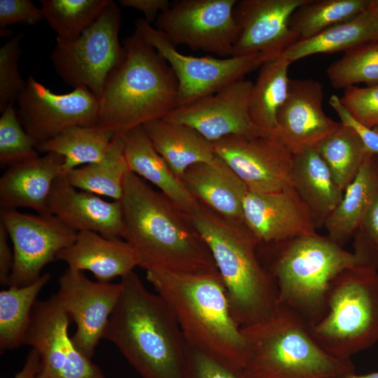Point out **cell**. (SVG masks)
Wrapping results in <instances>:
<instances>
[{"instance_id":"4fadbf2b","label":"cell","mask_w":378,"mask_h":378,"mask_svg":"<svg viewBox=\"0 0 378 378\" xmlns=\"http://www.w3.org/2000/svg\"><path fill=\"white\" fill-rule=\"evenodd\" d=\"M71 321L55 294L37 300L23 344L38 351L43 378H104L99 367L78 349L69 335Z\"/></svg>"},{"instance_id":"e0dca14e","label":"cell","mask_w":378,"mask_h":378,"mask_svg":"<svg viewBox=\"0 0 378 378\" xmlns=\"http://www.w3.org/2000/svg\"><path fill=\"white\" fill-rule=\"evenodd\" d=\"M306 0H241L233 10L239 35L232 56L262 54L271 59L299 41L290 28L293 12Z\"/></svg>"},{"instance_id":"8992f818","label":"cell","mask_w":378,"mask_h":378,"mask_svg":"<svg viewBox=\"0 0 378 378\" xmlns=\"http://www.w3.org/2000/svg\"><path fill=\"white\" fill-rule=\"evenodd\" d=\"M246 342L243 378H334L355 373L351 360L327 354L308 323L279 303L270 317L241 328Z\"/></svg>"},{"instance_id":"c3c4849f","label":"cell","mask_w":378,"mask_h":378,"mask_svg":"<svg viewBox=\"0 0 378 378\" xmlns=\"http://www.w3.org/2000/svg\"><path fill=\"white\" fill-rule=\"evenodd\" d=\"M334 378H378V372H372L366 374L357 375L355 373L346 374Z\"/></svg>"},{"instance_id":"ac0fdd59","label":"cell","mask_w":378,"mask_h":378,"mask_svg":"<svg viewBox=\"0 0 378 378\" xmlns=\"http://www.w3.org/2000/svg\"><path fill=\"white\" fill-rule=\"evenodd\" d=\"M253 85L248 80H237L211 95L176 108L163 118L189 125L212 143L228 136L262 133L249 115Z\"/></svg>"},{"instance_id":"ba28073f","label":"cell","mask_w":378,"mask_h":378,"mask_svg":"<svg viewBox=\"0 0 378 378\" xmlns=\"http://www.w3.org/2000/svg\"><path fill=\"white\" fill-rule=\"evenodd\" d=\"M311 335L329 355L351 360L378 342V267L358 265L331 282L325 314L309 325Z\"/></svg>"},{"instance_id":"60d3db41","label":"cell","mask_w":378,"mask_h":378,"mask_svg":"<svg viewBox=\"0 0 378 378\" xmlns=\"http://www.w3.org/2000/svg\"><path fill=\"white\" fill-rule=\"evenodd\" d=\"M186 378H243L241 372L188 344Z\"/></svg>"},{"instance_id":"8d00e7d4","label":"cell","mask_w":378,"mask_h":378,"mask_svg":"<svg viewBox=\"0 0 378 378\" xmlns=\"http://www.w3.org/2000/svg\"><path fill=\"white\" fill-rule=\"evenodd\" d=\"M331 85L337 89L358 83L378 84V41L367 44L344 55L327 69Z\"/></svg>"},{"instance_id":"836d02e7","label":"cell","mask_w":378,"mask_h":378,"mask_svg":"<svg viewBox=\"0 0 378 378\" xmlns=\"http://www.w3.org/2000/svg\"><path fill=\"white\" fill-rule=\"evenodd\" d=\"M315 148L328 167L337 186L344 192L370 153L356 133L341 122Z\"/></svg>"},{"instance_id":"d6986e66","label":"cell","mask_w":378,"mask_h":378,"mask_svg":"<svg viewBox=\"0 0 378 378\" xmlns=\"http://www.w3.org/2000/svg\"><path fill=\"white\" fill-rule=\"evenodd\" d=\"M245 225L265 244L316 233L310 209L292 185L278 191L248 190L243 202Z\"/></svg>"},{"instance_id":"277c9868","label":"cell","mask_w":378,"mask_h":378,"mask_svg":"<svg viewBox=\"0 0 378 378\" xmlns=\"http://www.w3.org/2000/svg\"><path fill=\"white\" fill-rule=\"evenodd\" d=\"M122 46L124 55L99 99L97 126L111 131L114 138L164 118L177 106L178 81L163 57L136 30Z\"/></svg>"},{"instance_id":"603a6c76","label":"cell","mask_w":378,"mask_h":378,"mask_svg":"<svg viewBox=\"0 0 378 378\" xmlns=\"http://www.w3.org/2000/svg\"><path fill=\"white\" fill-rule=\"evenodd\" d=\"M181 179L200 203L230 221L244 224L243 202L248 190L220 158L216 155L211 161L190 166Z\"/></svg>"},{"instance_id":"30bf717a","label":"cell","mask_w":378,"mask_h":378,"mask_svg":"<svg viewBox=\"0 0 378 378\" xmlns=\"http://www.w3.org/2000/svg\"><path fill=\"white\" fill-rule=\"evenodd\" d=\"M135 30L167 62L178 81L177 107L211 95L224 87L244 79L271 59L262 54L225 58L193 57L178 51L176 46L144 19H137Z\"/></svg>"},{"instance_id":"7c38bea8","label":"cell","mask_w":378,"mask_h":378,"mask_svg":"<svg viewBox=\"0 0 378 378\" xmlns=\"http://www.w3.org/2000/svg\"><path fill=\"white\" fill-rule=\"evenodd\" d=\"M0 218L14 255L8 286H23L35 281L43 268L74 242L78 233L51 214H27L15 209H1Z\"/></svg>"},{"instance_id":"7a4b0ae2","label":"cell","mask_w":378,"mask_h":378,"mask_svg":"<svg viewBox=\"0 0 378 378\" xmlns=\"http://www.w3.org/2000/svg\"><path fill=\"white\" fill-rule=\"evenodd\" d=\"M120 283L104 338L143 378H186L188 344L167 304L134 271Z\"/></svg>"},{"instance_id":"ee69618b","label":"cell","mask_w":378,"mask_h":378,"mask_svg":"<svg viewBox=\"0 0 378 378\" xmlns=\"http://www.w3.org/2000/svg\"><path fill=\"white\" fill-rule=\"evenodd\" d=\"M329 104L337 114L340 122L351 127L356 133L367 150L378 155V132L356 120L336 94L330 97Z\"/></svg>"},{"instance_id":"f6af8a7d","label":"cell","mask_w":378,"mask_h":378,"mask_svg":"<svg viewBox=\"0 0 378 378\" xmlns=\"http://www.w3.org/2000/svg\"><path fill=\"white\" fill-rule=\"evenodd\" d=\"M122 7L137 10L144 14L149 24L155 22L158 15L167 10L171 5L168 0H120Z\"/></svg>"},{"instance_id":"74e56055","label":"cell","mask_w":378,"mask_h":378,"mask_svg":"<svg viewBox=\"0 0 378 378\" xmlns=\"http://www.w3.org/2000/svg\"><path fill=\"white\" fill-rule=\"evenodd\" d=\"M36 142L25 131L14 105L5 108L0 118V163L7 167L38 156Z\"/></svg>"},{"instance_id":"3957f363","label":"cell","mask_w":378,"mask_h":378,"mask_svg":"<svg viewBox=\"0 0 378 378\" xmlns=\"http://www.w3.org/2000/svg\"><path fill=\"white\" fill-rule=\"evenodd\" d=\"M146 279L172 310L190 346L241 372L246 338L220 274L146 272Z\"/></svg>"},{"instance_id":"d4e9b609","label":"cell","mask_w":378,"mask_h":378,"mask_svg":"<svg viewBox=\"0 0 378 378\" xmlns=\"http://www.w3.org/2000/svg\"><path fill=\"white\" fill-rule=\"evenodd\" d=\"M122 138L130 172L155 186L186 213H192L200 202L157 151L143 127L131 130Z\"/></svg>"},{"instance_id":"7bdbcfd3","label":"cell","mask_w":378,"mask_h":378,"mask_svg":"<svg viewBox=\"0 0 378 378\" xmlns=\"http://www.w3.org/2000/svg\"><path fill=\"white\" fill-rule=\"evenodd\" d=\"M354 236L355 248L378 262V191Z\"/></svg>"},{"instance_id":"6da1fadb","label":"cell","mask_w":378,"mask_h":378,"mask_svg":"<svg viewBox=\"0 0 378 378\" xmlns=\"http://www.w3.org/2000/svg\"><path fill=\"white\" fill-rule=\"evenodd\" d=\"M122 239L146 272L219 274L212 254L188 214L130 172L120 200Z\"/></svg>"},{"instance_id":"9c48e42d","label":"cell","mask_w":378,"mask_h":378,"mask_svg":"<svg viewBox=\"0 0 378 378\" xmlns=\"http://www.w3.org/2000/svg\"><path fill=\"white\" fill-rule=\"evenodd\" d=\"M121 12L110 1L95 22L71 41L56 39L50 53L52 66L64 83L88 88L98 99L106 79L124 55L119 41Z\"/></svg>"},{"instance_id":"f907efd6","label":"cell","mask_w":378,"mask_h":378,"mask_svg":"<svg viewBox=\"0 0 378 378\" xmlns=\"http://www.w3.org/2000/svg\"><path fill=\"white\" fill-rule=\"evenodd\" d=\"M377 132H378V126L373 128Z\"/></svg>"},{"instance_id":"681fc988","label":"cell","mask_w":378,"mask_h":378,"mask_svg":"<svg viewBox=\"0 0 378 378\" xmlns=\"http://www.w3.org/2000/svg\"><path fill=\"white\" fill-rule=\"evenodd\" d=\"M374 4L377 8V10L378 12V0H374Z\"/></svg>"},{"instance_id":"1f68e13d","label":"cell","mask_w":378,"mask_h":378,"mask_svg":"<svg viewBox=\"0 0 378 378\" xmlns=\"http://www.w3.org/2000/svg\"><path fill=\"white\" fill-rule=\"evenodd\" d=\"M129 172L121 136L113 138L107 154L102 160L76 167L65 176L69 183L77 189L120 201Z\"/></svg>"},{"instance_id":"5bb4252c","label":"cell","mask_w":378,"mask_h":378,"mask_svg":"<svg viewBox=\"0 0 378 378\" xmlns=\"http://www.w3.org/2000/svg\"><path fill=\"white\" fill-rule=\"evenodd\" d=\"M18 116L38 144L74 126H97L99 99L86 88L56 94L29 76L18 100Z\"/></svg>"},{"instance_id":"f35d334b","label":"cell","mask_w":378,"mask_h":378,"mask_svg":"<svg viewBox=\"0 0 378 378\" xmlns=\"http://www.w3.org/2000/svg\"><path fill=\"white\" fill-rule=\"evenodd\" d=\"M21 36L10 38L0 48V111L14 105L26 81L19 70Z\"/></svg>"},{"instance_id":"d6a6232c","label":"cell","mask_w":378,"mask_h":378,"mask_svg":"<svg viewBox=\"0 0 378 378\" xmlns=\"http://www.w3.org/2000/svg\"><path fill=\"white\" fill-rule=\"evenodd\" d=\"M50 279V274L45 273L30 284L9 286L0 292L1 353L23 344L37 296Z\"/></svg>"},{"instance_id":"4316f807","label":"cell","mask_w":378,"mask_h":378,"mask_svg":"<svg viewBox=\"0 0 378 378\" xmlns=\"http://www.w3.org/2000/svg\"><path fill=\"white\" fill-rule=\"evenodd\" d=\"M154 147L179 178L190 166L212 160L213 143L183 123L160 118L143 126Z\"/></svg>"},{"instance_id":"44dd1931","label":"cell","mask_w":378,"mask_h":378,"mask_svg":"<svg viewBox=\"0 0 378 378\" xmlns=\"http://www.w3.org/2000/svg\"><path fill=\"white\" fill-rule=\"evenodd\" d=\"M48 212L77 232H97L108 239H121L123 212L120 201L108 202L95 194L78 190L64 174L52 186L47 202Z\"/></svg>"},{"instance_id":"9a60e30c","label":"cell","mask_w":378,"mask_h":378,"mask_svg":"<svg viewBox=\"0 0 378 378\" xmlns=\"http://www.w3.org/2000/svg\"><path fill=\"white\" fill-rule=\"evenodd\" d=\"M223 160L248 190L270 192L290 185L292 152L275 136L232 135L213 142Z\"/></svg>"},{"instance_id":"5b68a950","label":"cell","mask_w":378,"mask_h":378,"mask_svg":"<svg viewBox=\"0 0 378 378\" xmlns=\"http://www.w3.org/2000/svg\"><path fill=\"white\" fill-rule=\"evenodd\" d=\"M189 216L212 254L241 328L270 317L279 304V293L258 255V239L245 224L230 221L201 203Z\"/></svg>"},{"instance_id":"52a82bcc","label":"cell","mask_w":378,"mask_h":378,"mask_svg":"<svg viewBox=\"0 0 378 378\" xmlns=\"http://www.w3.org/2000/svg\"><path fill=\"white\" fill-rule=\"evenodd\" d=\"M271 245L274 252L266 267L276 284L279 303L309 325L325 314L329 286L340 272L358 265H372L360 253L349 251L328 235L317 233Z\"/></svg>"},{"instance_id":"7dc6e473","label":"cell","mask_w":378,"mask_h":378,"mask_svg":"<svg viewBox=\"0 0 378 378\" xmlns=\"http://www.w3.org/2000/svg\"><path fill=\"white\" fill-rule=\"evenodd\" d=\"M14 378H43L41 358L36 349L31 348L22 368L15 374Z\"/></svg>"},{"instance_id":"ffe728a7","label":"cell","mask_w":378,"mask_h":378,"mask_svg":"<svg viewBox=\"0 0 378 378\" xmlns=\"http://www.w3.org/2000/svg\"><path fill=\"white\" fill-rule=\"evenodd\" d=\"M322 85L313 79H290L287 97L277 114L275 136L292 153L315 146L340 125L323 110Z\"/></svg>"},{"instance_id":"b9f144b4","label":"cell","mask_w":378,"mask_h":378,"mask_svg":"<svg viewBox=\"0 0 378 378\" xmlns=\"http://www.w3.org/2000/svg\"><path fill=\"white\" fill-rule=\"evenodd\" d=\"M43 20L41 8L30 0H0L1 31L11 25H34Z\"/></svg>"},{"instance_id":"8fae6325","label":"cell","mask_w":378,"mask_h":378,"mask_svg":"<svg viewBox=\"0 0 378 378\" xmlns=\"http://www.w3.org/2000/svg\"><path fill=\"white\" fill-rule=\"evenodd\" d=\"M237 0H175L157 18L155 28L175 46L232 55L239 35L233 10Z\"/></svg>"},{"instance_id":"bcb514c9","label":"cell","mask_w":378,"mask_h":378,"mask_svg":"<svg viewBox=\"0 0 378 378\" xmlns=\"http://www.w3.org/2000/svg\"><path fill=\"white\" fill-rule=\"evenodd\" d=\"M9 235L0 221V283L2 286L8 285L12 272L14 255L8 243Z\"/></svg>"},{"instance_id":"cb8c5ba5","label":"cell","mask_w":378,"mask_h":378,"mask_svg":"<svg viewBox=\"0 0 378 378\" xmlns=\"http://www.w3.org/2000/svg\"><path fill=\"white\" fill-rule=\"evenodd\" d=\"M56 260L65 262L70 269L89 271L103 282L122 278L139 266L138 258L126 241L90 231L78 232L74 242L61 250Z\"/></svg>"},{"instance_id":"4dcf8cb0","label":"cell","mask_w":378,"mask_h":378,"mask_svg":"<svg viewBox=\"0 0 378 378\" xmlns=\"http://www.w3.org/2000/svg\"><path fill=\"white\" fill-rule=\"evenodd\" d=\"M114 135L99 126H74L37 145L38 152L54 153L64 158L63 174L102 160L107 154Z\"/></svg>"},{"instance_id":"7402d4cb","label":"cell","mask_w":378,"mask_h":378,"mask_svg":"<svg viewBox=\"0 0 378 378\" xmlns=\"http://www.w3.org/2000/svg\"><path fill=\"white\" fill-rule=\"evenodd\" d=\"M64 158L54 153L7 167L0 178L1 209H31L50 214L48 199L55 178L63 174Z\"/></svg>"},{"instance_id":"d590c367","label":"cell","mask_w":378,"mask_h":378,"mask_svg":"<svg viewBox=\"0 0 378 378\" xmlns=\"http://www.w3.org/2000/svg\"><path fill=\"white\" fill-rule=\"evenodd\" d=\"M111 0H42L43 20L56 39L71 41L80 36L98 18Z\"/></svg>"},{"instance_id":"484cf974","label":"cell","mask_w":378,"mask_h":378,"mask_svg":"<svg viewBox=\"0 0 378 378\" xmlns=\"http://www.w3.org/2000/svg\"><path fill=\"white\" fill-rule=\"evenodd\" d=\"M290 183L310 209L317 227L324 225L344 195L315 146L293 153Z\"/></svg>"},{"instance_id":"f1b7e54d","label":"cell","mask_w":378,"mask_h":378,"mask_svg":"<svg viewBox=\"0 0 378 378\" xmlns=\"http://www.w3.org/2000/svg\"><path fill=\"white\" fill-rule=\"evenodd\" d=\"M378 191V155L368 153L342 199L324 223L328 236L341 244L358 230Z\"/></svg>"},{"instance_id":"e575fe53","label":"cell","mask_w":378,"mask_h":378,"mask_svg":"<svg viewBox=\"0 0 378 378\" xmlns=\"http://www.w3.org/2000/svg\"><path fill=\"white\" fill-rule=\"evenodd\" d=\"M372 1L306 0L292 14L289 26L299 41L307 39L365 10Z\"/></svg>"},{"instance_id":"ab89813d","label":"cell","mask_w":378,"mask_h":378,"mask_svg":"<svg viewBox=\"0 0 378 378\" xmlns=\"http://www.w3.org/2000/svg\"><path fill=\"white\" fill-rule=\"evenodd\" d=\"M340 99L356 120L371 129L378 126V84L349 86Z\"/></svg>"},{"instance_id":"83f0119b","label":"cell","mask_w":378,"mask_h":378,"mask_svg":"<svg viewBox=\"0 0 378 378\" xmlns=\"http://www.w3.org/2000/svg\"><path fill=\"white\" fill-rule=\"evenodd\" d=\"M378 41V12L374 4L354 18L336 24L320 34L300 40L282 55L290 64L321 53L351 51Z\"/></svg>"},{"instance_id":"f546056e","label":"cell","mask_w":378,"mask_h":378,"mask_svg":"<svg viewBox=\"0 0 378 378\" xmlns=\"http://www.w3.org/2000/svg\"><path fill=\"white\" fill-rule=\"evenodd\" d=\"M290 64L281 55L264 62L259 68L251 93L248 111L253 125L264 134H276L277 114L288 94V70Z\"/></svg>"},{"instance_id":"2e32d148","label":"cell","mask_w":378,"mask_h":378,"mask_svg":"<svg viewBox=\"0 0 378 378\" xmlns=\"http://www.w3.org/2000/svg\"><path fill=\"white\" fill-rule=\"evenodd\" d=\"M55 294L76 326L71 337L78 349L92 358L104 334L122 292L121 283L89 279L83 272L67 268L58 281Z\"/></svg>"}]
</instances>
